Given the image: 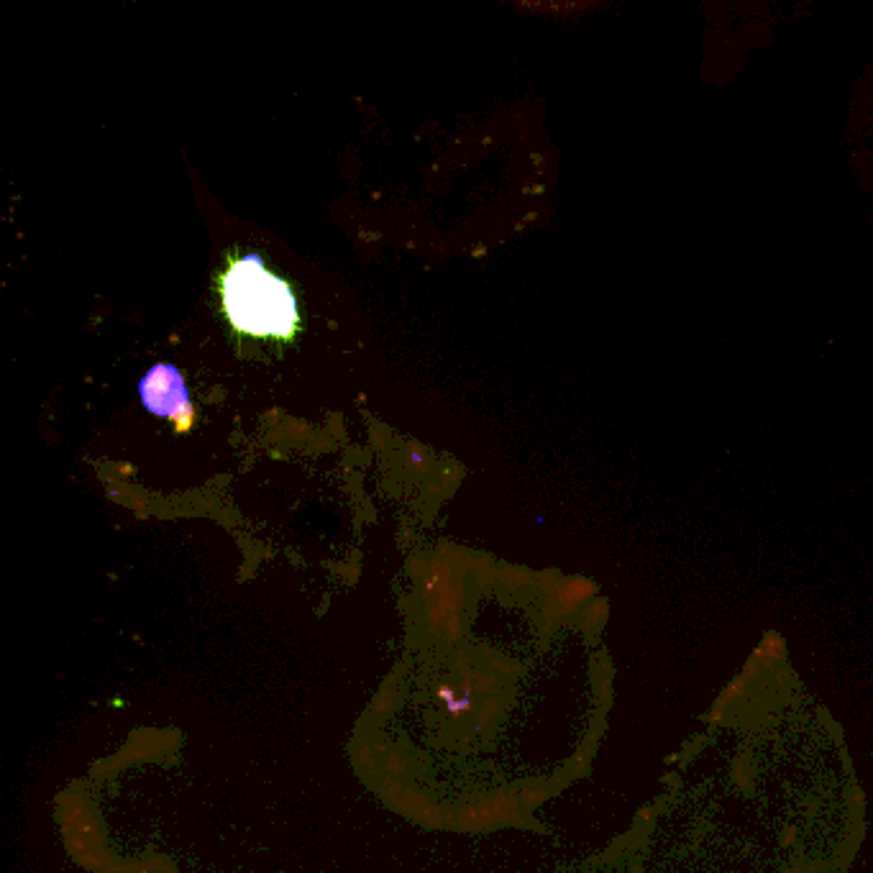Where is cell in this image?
Masks as SVG:
<instances>
[{
  "label": "cell",
  "instance_id": "obj_7",
  "mask_svg": "<svg viewBox=\"0 0 873 873\" xmlns=\"http://www.w3.org/2000/svg\"><path fill=\"white\" fill-rule=\"evenodd\" d=\"M395 707H397V679L395 676H390V679L385 681V687L379 689L377 697L372 699V715L387 717L395 712Z\"/></svg>",
  "mask_w": 873,
  "mask_h": 873
},
{
  "label": "cell",
  "instance_id": "obj_13",
  "mask_svg": "<svg viewBox=\"0 0 873 873\" xmlns=\"http://www.w3.org/2000/svg\"><path fill=\"white\" fill-rule=\"evenodd\" d=\"M410 794L408 786H402L397 779H390V776H385V781H382V797L387 799V802H392L395 807H400V802Z\"/></svg>",
  "mask_w": 873,
  "mask_h": 873
},
{
  "label": "cell",
  "instance_id": "obj_1",
  "mask_svg": "<svg viewBox=\"0 0 873 873\" xmlns=\"http://www.w3.org/2000/svg\"><path fill=\"white\" fill-rule=\"evenodd\" d=\"M223 308L228 321L251 336H292L297 326V303L285 280L269 272L259 257L233 262L223 274Z\"/></svg>",
  "mask_w": 873,
  "mask_h": 873
},
{
  "label": "cell",
  "instance_id": "obj_20",
  "mask_svg": "<svg viewBox=\"0 0 873 873\" xmlns=\"http://www.w3.org/2000/svg\"><path fill=\"white\" fill-rule=\"evenodd\" d=\"M523 802L528 804V807H533V804L541 802V794H536V792H523Z\"/></svg>",
  "mask_w": 873,
  "mask_h": 873
},
{
  "label": "cell",
  "instance_id": "obj_9",
  "mask_svg": "<svg viewBox=\"0 0 873 873\" xmlns=\"http://www.w3.org/2000/svg\"><path fill=\"white\" fill-rule=\"evenodd\" d=\"M431 797H428V794L425 792H410L408 797L402 799L400 802V812L402 815H408V817H413V820H423V815L425 812H428V807H431Z\"/></svg>",
  "mask_w": 873,
  "mask_h": 873
},
{
  "label": "cell",
  "instance_id": "obj_12",
  "mask_svg": "<svg viewBox=\"0 0 873 873\" xmlns=\"http://www.w3.org/2000/svg\"><path fill=\"white\" fill-rule=\"evenodd\" d=\"M472 710H474V697L472 694H464V692H461L459 697H456L454 702L446 707V712H449L451 720H459V722L472 715Z\"/></svg>",
  "mask_w": 873,
  "mask_h": 873
},
{
  "label": "cell",
  "instance_id": "obj_4",
  "mask_svg": "<svg viewBox=\"0 0 873 873\" xmlns=\"http://www.w3.org/2000/svg\"><path fill=\"white\" fill-rule=\"evenodd\" d=\"M59 820H62V827H65V835H90V838H98L100 833L98 817H95V812L88 804L59 812Z\"/></svg>",
  "mask_w": 873,
  "mask_h": 873
},
{
  "label": "cell",
  "instance_id": "obj_10",
  "mask_svg": "<svg viewBox=\"0 0 873 873\" xmlns=\"http://www.w3.org/2000/svg\"><path fill=\"white\" fill-rule=\"evenodd\" d=\"M408 771H410V766H408V758H405V753H400L397 748H392V751L385 756V776H390V779H400V776H405Z\"/></svg>",
  "mask_w": 873,
  "mask_h": 873
},
{
  "label": "cell",
  "instance_id": "obj_16",
  "mask_svg": "<svg viewBox=\"0 0 873 873\" xmlns=\"http://www.w3.org/2000/svg\"><path fill=\"white\" fill-rule=\"evenodd\" d=\"M487 664L492 666V671H497V674H515V664H510L507 658H502L500 653L495 651H487Z\"/></svg>",
  "mask_w": 873,
  "mask_h": 873
},
{
  "label": "cell",
  "instance_id": "obj_8",
  "mask_svg": "<svg viewBox=\"0 0 873 873\" xmlns=\"http://www.w3.org/2000/svg\"><path fill=\"white\" fill-rule=\"evenodd\" d=\"M497 687V681H495V674H492V671H474L472 676H464V679H461V692L464 694H487L489 697V692H492V689Z\"/></svg>",
  "mask_w": 873,
  "mask_h": 873
},
{
  "label": "cell",
  "instance_id": "obj_19",
  "mask_svg": "<svg viewBox=\"0 0 873 873\" xmlns=\"http://www.w3.org/2000/svg\"><path fill=\"white\" fill-rule=\"evenodd\" d=\"M436 697H438V702H441L443 707H449L451 702H454V699L459 697V694H456V689L451 687V684L441 681V684H438V687H436Z\"/></svg>",
  "mask_w": 873,
  "mask_h": 873
},
{
  "label": "cell",
  "instance_id": "obj_5",
  "mask_svg": "<svg viewBox=\"0 0 873 873\" xmlns=\"http://www.w3.org/2000/svg\"><path fill=\"white\" fill-rule=\"evenodd\" d=\"M164 751V740L162 735L157 733H139L134 738V743L126 748V753H123V761H134V758H149L154 756V753Z\"/></svg>",
  "mask_w": 873,
  "mask_h": 873
},
{
  "label": "cell",
  "instance_id": "obj_3",
  "mask_svg": "<svg viewBox=\"0 0 873 873\" xmlns=\"http://www.w3.org/2000/svg\"><path fill=\"white\" fill-rule=\"evenodd\" d=\"M515 802L513 794L500 792L495 797H479L477 802L466 804L464 809H459V815L454 817V825L466 833H482L489 827L500 825V822L513 820L515 815Z\"/></svg>",
  "mask_w": 873,
  "mask_h": 873
},
{
  "label": "cell",
  "instance_id": "obj_14",
  "mask_svg": "<svg viewBox=\"0 0 873 873\" xmlns=\"http://www.w3.org/2000/svg\"><path fill=\"white\" fill-rule=\"evenodd\" d=\"M443 641L451 643V646H456V643L464 641V623H461L459 612L456 615H451L446 623H443Z\"/></svg>",
  "mask_w": 873,
  "mask_h": 873
},
{
  "label": "cell",
  "instance_id": "obj_11",
  "mask_svg": "<svg viewBox=\"0 0 873 873\" xmlns=\"http://www.w3.org/2000/svg\"><path fill=\"white\" fill-rule=\"evenodd\" d=\"M356 766H359L364 774H377L379 771V758L377 751H374V745H359V751H356Z\"/></svg>",
  "mask_w": 873,
  "mask_h": 873
},
{
  "label": "cell",
  "instance_id": "obj_18",
  "mask_svg": "<svg viewBox=\"0 0 873 873\" xmlns=\"http://www.w3.org/2000/svg\"><path fill=\"white\" fill-rule=\"evenodd\" d=\"M456 671H459L461 674V679H464V676H472L474 671V661H472V656H469V653H456Z\"/></svg>",
  "mask_w": 873,
  "mask_h": 873
},
{
  "label": "cell",
  "instance_id": "obj_17",
  "mask_svg": "<svg viewBox=\"0 0 873 873\" xmlns=\"http://www.w3.org/2000/svg\"><path fill=\"white\" fill-rule=\"evenodd\" d=\"M420 822H423L425 827H433V830H438V827L446 825V815H443V809L438 807V804H431Z\"/></svg>",
  "mask_w": 873,
  "mask_h": 873
},
{
  "label": "cell",
  "instance_id": "obj_15",
  "mask_svg": "<svg viewBox=\"0 0 873 873\" xmlns=\"http://www.w3.org/2000/svg\"><path fill=\"white\" fill-rule=\"evenodd\" d=\"M497 715H500V702H497L495 697H487L484 699V705L477 710V728H487L489 722H495Z\"/></svg>",
  "mask_w": 873,
  "mask_h": 873
},
{
  "label": "cell",
  "instance_id": "obj_6",
  "mask_svg": "<svg viewBox=\"0 0 873 873\" xmlns=\"http://www.w3.org/2000/svg\"><path fill=\"white\" fill-rule=\"evenodd\" d=\"M65 848L70 850V856L75 858V861H82V858L93 856V853H100V850H105L103 838H90V835H65Z\"/></svg>",
  "mask_w": 873,
  "mask_h": 873
},
{
  "label": "cell",
  "instance_id": "obj_2",
  "mask_svg": "<svg viewBox=\"0 0 873 873\" xmlns=\"http://www.w3.org/2000/svg\"><path fill=\"white\" fill-rule=\"evenodd\" d=\"M141 402L159 418L175 420L177 428L185 431L193 420V402L187 395L185 379L172 364H157L146 372L139 385Z\"/></svg>",
  "mask_w": 873,
  "mask_h": 873
}]
</instances>
